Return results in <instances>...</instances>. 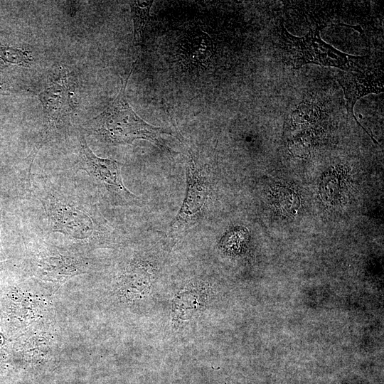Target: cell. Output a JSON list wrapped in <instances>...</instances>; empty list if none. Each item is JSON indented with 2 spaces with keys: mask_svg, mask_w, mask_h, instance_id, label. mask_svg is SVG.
Listing matches in <instances>:
<instances>
[{
  "mask_svg": "<svg viewBox=\"0 0 384 384\" xmlns=\"http://www.w3.org/2000/svg\"><path fill=\"white\" fill-rule=\"evenodd\" d=\"M133 68L125 80H122L117 96L102 112L87 122V130L101 142L112 145L131 144L137 139L154 144L161 149L169 150L162 134L180 137L171 129L149 124L132 108L126 96V87Z\"/></svg>",
  "mask_w": 384,
  "mask_h": 384,
  "instance_id": "6da1fadb",
  "label": "cell"
},
{
  "mask_svg": "<svg viewBox=\"0 0 384 384\" xmlns=\"http://www.w3.org/2000/svg\"><path fill=\"white\" fill-rule=\"evenodd\" d=\"M41 201L53 232L79 243H95L110 237L112 230L95 209L69 196L50 191Z\"/></svg>",
  "mask_w": 384,
  "mask_h": 384,
  "instance_id": "7a4b0ae2",
  "label": "cell"
},
{
  "mask_svg": "<svg viewBox=\"0 0 384 384\" xmlns=\"http://www.w3.org/2000/svg\"><path fill=\"white\" fill-rule=\"evenodd\" d=\"M321 28L311 29L303 37H296L288 33L282 23L278 36L285 63L294 69L314 63L336 67L347 72L364 73L366 58L344 53L323 41L320 37Z\"/></svg>",
  "mask_w": 384,
  "mask_h": 384,
  "instance_id": "3957f363",
  "label": "cell"
},
{
  "mask_svg": "<svg viewBox=\"0 0 384 384\" xmlns=\"http://www.w3.org/2000/svg\"><path fill=\"white\" fill-rule=\"evenodd\" d=\"M38 97L44 112L43 144L66 125L73 112L71 91L66 75L59 72L53 74Z\"/></svg>",
  "mask_w": 384,
  "mask_h": 384,
  "instance_id": "277c9868",
  "label": "cell"
},
{
  "mask_svg": "<svg viewBox=\"0 0 384 384\" xmlns=\"http://www.w3.org/2000/svg\"><path fill=\"white\" fill-rule=\"evenodd\" d=\"M121 164L115 160L97 156L80 137L77 168L85 171L91 179L108 193L122 201L137 198L124 186L120 171Z\"/></svg>",
  "mask_w": 384,
  "mask_h": 384,
  "instance_id": "5b68a950",
  "label": "cell"
},
{
  "mask_svg": "<svg viewBox=\"0 0 384 384\" xmlns=\"http://www.w3.org/2000/svg\"><path fill=\"white\" fill-rule=\"evenodd\" d=\"M33 274L41 279L63 283L71 277L83 273L82 260L63 254L49 245H43L32 260Z\"/></svg>",
  "mask_w": 384,
  "mask_h": 384,
  "instance_id": "8992f818",
  "label": "cell"
},
{
  "mask_svg": "<svg viewBox=\"0 0 384 384\" xmlns=\"http://www.w3.org/2000/svg\"><path fill=\"white\" fill-rule=\"evenodd\" d=\"M208 195V181L198 164L191 158L187 169L186 197L171 228H181L196 222L203 211Z\"/></svg>",
  "mask_w": 384,
  "mask_h": 384,
  "instance_id": "52a82bcc",
  "label": "cell"
},
{
  "mask_svg": "<svg viewBox=\"0 0 384 384\" xmlns=\"http://www.w3.org/2000/svg\"><path fill=\"white\" fill-rule=\"evenodd\" d=\"M338 81L343 90L348 114L352 115L361 126L353 113L354 105L365 95L370 93L378 94L383 91L380 77L375 73L344 72L339 76Z\"/></svg>",
  "mask_w": 384,
  "mask_h": 384,
  "instance_id": "ba28073f",
  "label": "cell"
},
{
  "mask_svg": "<svg viewBox=\"0 0 384 384\" xmlns=\"http://www.w3.org/2000/svg\"><path fill=\"white\" fill-rule=\"evenodd\" d=\"M154 1H129L134 24L133 45L137 57L143 50L145 31L150 21V9Z\"/></svg>",
  "mask_w": 384,
  "mask_h": 384,
  "instance_id": "9c48e42d",
  "label": "cell"
},
{
  "mask_svg": "<svg viewBox=\"0 0 384 384\" xmlns=\"http://www.w3.org/2000/svg\"><path fill=\"white\" fill-rule=\"evenodd\" d=\"M0 58L18 64H27L31 60V55L27 51L6 47L0 48Z\"/></svg>",
  "mask_w": 384,
  "mask_h": 384,
  "instance_id": "30bf717a",
  "label": "cell"
},
{
  "mask_svg": "<svg viewBox=\"0 0 384 384\" xmlns=\"http://www.w3.org/2000/svg\"><path fill=\"white\" fill-rule=\"evenodd\" d=\"M247 234L248 232L246 229L237 228L225 234L221 242L228 250H235V247H239L242 242L246 240Z\"/></svg>",
  "mask_w": 384,
  "mask_h": 384,
  "instance_id": "8fae6325",
  "label": "cell"
},
{
  "mask_svg": "<svg viewBox=\"0 0 384 384\" xmlns=\"http://www.w3.org/2000/svg\"><path fill=\"white\" fill-rule=\"evenodd\" d=\"M9 265L8 261L0 262V271L5 270Z\"/></svg>",
  "mask_w": 384,
  "mask_h": 384,
  "instance_id": "7c38bea8",
  "label": "cell"
},
{
  "mask_svg": "<svg viewBox=\"0 0 384 384\" xmlns=\"http://www.w3.org/2000/svg\"><path fill=\"white\" fill-rule=\"evenodd\" d=\"M2 252V246L1 242V214H0V255Z\"/></svg>",
  "mask_w": 384,
  "mask_h": 384,
  "instance_id": "4fadbf2b",
  "label": "cell"
}]
</instances>
